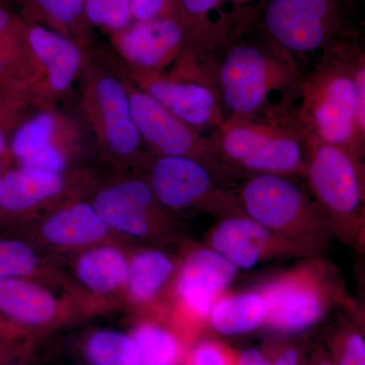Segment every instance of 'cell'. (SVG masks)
Instances as JSON below:
<instances>
[{
	"mask_svg": "<svg viewBox=\"0 0 365 365\" xmlns=\"http://www.w3.org/2000/svg\"><path fill=\"white\" fill-rule=\"evenodd\" d=\"M26 39L37 69L38 102L56 106L81 76L88 48L33 23H26Z\"/></svg>",
	"mask_w": 365,
	"mask_h": 365,
	"instance_id": "obj_19",
	"label": "cell"
},
{
	"mask_svg": "<svg viewBox=\"0 0 365 365\" xmlns=\"http://www.w3.org/2000/svg\"><path fill=\"white\" fill-rule=\"evenodd\" d=\"M185 365H237V359L220 343L203 341L192 348Z\"/></svg>",
	"mask_w": 365,
	"mask_h": 365,
	"instance_id": "obj_33",
	"label": "cell"
},
{
	"mask_svg": "<svg viewBox=\"0 0 365 365\" xmlns=\"http://www.w3.org/2000/svg\"><path fill=\"white\" fill-rule=\"evenodd\" d=\"M267 0H178V16L191 33L194 50L209 56L239 39Z\"/></svg>",
	"mask_w": 365,
	"mask_h": 365,
	"instance_id": "obj_18",
	"label": "cell"
},
{
	"mask_svg": "<svg viewBox=\"0 0 365 365\" xmlns=\"http://www.w3.org/2000/svg\"><path fill=\"white\" fill-rule=\"evenodd\" d=\"M31 51L26 39V24L0 6V81L7 73L9 63L16 54Z\"/></svg>",
	"mask_w": 365,
	"mask_h": 365,
	"instance_id": "obj_31",
	"label": "cell"
},
{
	"mask_svg": "<svg viewBox=\"0 0 365 365\" xmlns=\"http://www.w3.org/2000/svg\"><path fill=\"white\" fill-rule=\"evenodd\" d=\"M237 273L234 264L206 245L187 250L170 295L173 322L190 331L207 323L213 304L228 292Z\"/></svg>",
	"mask_w": 365,
	"mask_h": 365,
	"instance_id": "obj_12",
	"label": "cell"
},
{
	"mask_svg": "<svg viewBox=\"0 0 365 365\" xmlns=\"http://www.w3.org/2000/svg\"><path fill=\"white\" fill-rule=\"evenodd\" d=\"M311 365H334V364L329 357L328 353L319 350L312 359Z\"/></svg>",
	"mask_w": 365,
	"mask_h": 365,
	"instance_id": "obj_39",
	"label": "cell"
},
{
	"mask_svg": "<svg viewBox=\"0 0 365 365\" xmlns=\"http://www.w3.org/2000/svg\"><path fill=\"white\" fill-rule=\"evenodd\" d=\"M7 148L6 139L4 134L2 133L1 130H0V157L6 153Z\"/></svg>",
	"mask_w": 365,
	"mask_h": 365,
	"instance_id": "obj_41",
	"label": "cell"
},
{
	"mask_svg": "<svg viewBox=\"0 0 365 365\" xmlns=\"http://www.w3.org/2000/svg\"><path fill=\"white\" fill-rule=\"evenodd\" d=\"M287 110L251 117H225L215 131L228 175L304 177L307 141Z\"/></svg>",
	"mask_w": 365,
	"mask_h": 365,
	"instance_id": "obj_2",
	"label": "cell"
},
{
	"mask_svg": "<svg viewBox=\"0 0 365 365\" xmlns=\"http://www.w3.org/2000/svg\"><path fill=\"white\" fill-rule=\"evenodd\" d=\"M81 110L103 157L115 167H146L150 157L134 122L123 81L106 64L101 66L88 50L83 72Z\"/></svg>",
	"mask_w": 365,
	"mask_h": 365,
	"instance_id": "obj_7",
	"label": "cell"
},
{
	"mask_svg": "<svg viewBox=\"0 0 365 365\" xmlns=\"http://www.w3.org/2000/svg\"><path fill=\"white\" fill-rule=\"evenodd\" d=\"M245 215L271 232L325 254L333 239L309 190L292 177L254 175L235 190Z\"/></svg>",
	"mask_w": 365,
	"mask_h": 365,
	"instance_id": "obj_8",
	"label": "cell"
},
{
	"mask_svg": "<svg viewBox=\"0 0 365 365\" xmlns=\"http://www.w3.org/2000/svg\"><path fill=\"white\" fill-rule=\"evenodd\" d=\"M146 170L155 196L170 212L202 210L218 218L242 212L235 190L222 186V177L200 160L151 153Z\"/></svg>",
	"mask_w": 365,
	"mask_h": 365,
	"instance_id": "obj_10",
	"label": "cell"
},
{
	"mask_svg": "<svg viewBox=\"0 0 365 365\" xmlns=\"http://www.w3.org/2000/svg\"><path fill=\"white\" fill-rule=\"evenodd\" d=\"M83 150V135L76 120L56 106L43 107L21 125L11 138V150L20 167L63 173Z\"/></svg>",
	"mask_w": 365,
	"mask_h": 365,
	"instance_id": "obj_14",
	"label": "cell"
},
{
	"mask_svg": "<svg viewBox=\"0 0 365 365\" xmlns=\"http://www.w3.org/2000/svg\"><path fill=\"white\" fill-rule=\"evenodd\" d=\"M211 64L225 117H251L283 111L281 100L297 97L300 81L297 60L272 43L235 41Z\"/></svg>",
	"mask_w": 365,
	"mask_h": 365,
	"instance_id": "obj_1",
	"label": "cell"
},
{
	"mask_svg": "<svg viewBox=\"0 0 365 365\" xmlns=\"http://www.w3.org/2000/svg\"><path fill=\"white\" fill-rule=\"evenodd\" d=\"M268 307L258 289L225 292L213 304L207 323L225 336L242 335L265 326Z\"/></svg>",
	"mask_w": 365,
	"mask_h": 365,
	"instance_id": "obj_24",
	"label": "cell"
},
{
	"mask_svg": "<svg viewBox=\"0 0 365 365\" xmlns=\"http://www.w3.org/2000/svg\"><path fill=\"white\" fill-rule=\"evenodd\" d=\"M346 42L322 55L302 78L294 116L307 140L344 148L360 158L356 91Z\"/></svg>",
	"mask_w": 365,
	"mask_h": 365,
	"instance_id": "obj_3",
	"label": "cell"
},
{
	"mask_svg": "<svg viewBox=\"0 0 365 365\" xmlns=\"http://www.w3.org/2000/svg\"><path fill=\"white\" fill-rule=\"evenodd\" d=\"M346 54L351 67L353 81L357 98V120L362 151L365 150V43L347 41Z\"/></svg>",
	"mask_w": 365,
	"mask_h": 365,
	"instance_id": "obj_32",
	"label": "cell"
},
{
	"mask_svg": "<svg viewBox=\"0 0 365 365\" xmlns=\"http://www.w3.org/2000/svg\"><path fill=\"white\" fill-rule=\"evenodd\" d=\"M119 76L128 93L137 129L153 155L195 158L220 177L227 176L220 162L215 134L203 136L128 79Z\"/></svg>",
	"mask_w": 365,
	"mask_h": 365,
	"instance_id": "obj_13",
	"label": "cell"
},
{
	"mask_svg": "<svg viewBox=\"0 0 365 365\" xmlns=\"http://www.w3.org/2000/svg\"><path fill=\"white\" fill-rule=\"evenodd\" d=\"M237 365H272L267 355L260 350L249 348L237 357Z\"/></svg>",
	"mask_w": 365,
	"mask_h": 365,
	"instance_id": "obj_37",
	"label": "cell"
},
{
	"mask_svg": "<svg viewBox=\"0 0 365 365\" xmlns=\"http://www.w3.org/2000/svg\"><path fill=\"white\" fill-rule=\"evenodd\" d=\"M340 309H342L356 324V326L359 327L365 336V309L356 297L350 294Z\"/></svg>",
	"mask_w": 365,
	"mask_h": 365,
	"instance_id": "obj_35",
	"label": "cell"
},
{
	"mask_svg": "<svg viewBox=\"0 0 365 365\" xmlns=\"http://www.w3.org/2000/svg\"><path fill=\"white\" fill-rule=\"evenodd\" d=\"M86 14L91 26L108 34L124 30L134 21L131 0H86Z\"/></svg>",
	"mask_w": 365,
	"mask_h": 365,
	"instance_id": "obj_30",
	"label": "cell"
},
{
	"mask_svg": "<svg viewBox=\"0 0 365 365\" xmlns=\"http://www.w3.org/2000/svg\"><path fill=\"white\" fill-rule=\"evenodd\" d=\"M91 365H140L138 348L131 335L113 330L91 334L86 344Z\"/></svg>",
	"mask_w": 365,
	"mask_h": 365,
	"instance_id": "obj_27",
	"label": "cell"
},
{
	"mask_svg": "<svg viewBox=\"0 0 365 365\" xmlns=\"http://www.w3.org/2000/svg\"><path fill=\"white\" fill-rule=\"evenodd\" d=\"M46 268L32 245L18 239H0V279H36Z\"/></svg>",
	"mask_w": 365,
	"mask_h": 365,
	"instance_id": "obj_28",
	"label": "cell"
},
{
	"mask_svg": "<svg viewBox=\"0 0 365 365\" xmlns=\"http://www.w3.org/2000/svg\"><path fill=\"white\" fill-rule=\"evenodd\" d=\"M360 177H361L362 190H364V196L365 200V150L362 151L359 158Z\"/></svg>",
	"mask_w": 365,
	"mask_h": 365,
	"instance_id": "obj_40",
	"label": "cell"
},
{
	"mask_svg": "<svg viewBox=\"0 0 365 365\" xmlns=\"http://www.w3.org/2000/svg\"><path fill=\"white\" fill-rule=\"evenodd\" d=\"M33 24L90 47L91 26L86 14V0H26Z\"/></svg>",
	"mask_w": 365,
	"mask_h": 365,
	"instance_id": "obj_25",
	"label": "cell"
},
{
	"mask_svg": "<svg viewBox=\"0 0 365 365\" xmlns=\"http://www.w3.org/2000/svg\"><path fill=\"white\" fill-rule=\"evenodd\" d=\"M138 348L140 365H180L182 343L179 335L155 321L138 324L131 334Z\"/></svg>",
	"mask_w": 365,
	"mask_h": 365,
	"instance_id": "obj_26",
	"label": "cell"
},
{
	"mask_svg": "<svg viewBox=\"0 0 365 365\" xmlns=\"http://www.w3.org/2000/svg\"><path fill=\"white\" fill-rule=\"evenodd\" d=\"M90 201L115 235L151 242L172 241L176 235L174 213L158 201L146 178H121L97 186Z\"/></svg>",
	"mask_w": 365,
	"mask_h": 365,
	"instance_id": "obj_11",
	"label": "cell"
},
{
	"mask_svg": "<svg viewBox=\"0 0 365 365\" xmlns=\"http://www.w3.org/2000/svg\"><path fill=\"white\" fill-rule=\"evenodd\" d=\"M265 297V326L276 332H304L318 325L350 294L339 271L324 255L299 259L258 287Z\"/></svg>",
	"mask_w": 365,
	"mask_h": 365,
	"instance_id": "obj_4",
	"label": "cell"
},
{
	"mask_svg": "<svg viewBox=\"0 0 365 365\" xmlns=\"http://www.w3.org/2000/svg\"><path fill=\"white\" fill-rule=\"evenodd\" d=\"M102 56L113 71L196 130L213 128L215 131L225 120V108L211 63L203 66V57L193 48L178 59L170 72L137 68L116 55L103 53Z\"/></svg>",
	"mask_w": 365,
	"mask_h": 365,
	"instance_id": "obj_6",
	"label": "cell"
},
{
	"mask_svg": "<svg viewBox=\"0 0 365 365\" xmlns=\"http://www.w3.org/2000/svg\"><path fill=\"white\" fill-rule=\"evenodd\" d=\"M134 21L178 16V0H131Z\"/></svg>",
	"mask_w": 365,
	"mask_h": 365,
	"instance_id": "obj_34",
	"label": "cell"
},
{
	"mask_svg": "<svg viewBox=\"0 0 365 365\" xmlns=\"http://www.w3.org/2000/svg\"><path fill=\"white\" fill-rule=\"evenodd\" d=\"M262 14L269 42L295 60L348 41L345 0H267Z\"/></svg>",
	"mask_w": 365,
	"mask_h": 365,
	"instance_id": "obj_9",
	"label": "cell"
},
{
	"mask_svg": "<svg viewBox=\"0 0 365 365\" xmlns=\"http://www.w3.org/2000/svg\"><path fill=\"white\" fill-rule=\"evenodd\" d=\"M41 242L54 252L78 253L103 242L113 234L90 200L76 199L46 213L39 225Z\"/></svg>",
	"mask_w": 365,
	"mask_h": 365,
	"instance_id": "obj_20",
	"label": "cell"
},
{
	"mask_svg": "<svg viewBox=\"0 0 365 365\" xmlns=\"http://www.w3.org/2000/svg\"><path fill=\"white\" fill-rule=\"evenodd\" d=\"M206 246L222 255L240 270L284 259L319 256L316 250L262 227L244 213L218 218L206 237Z\"/></svg>",
	"mask_w": 365,
	"mask_h": 365,
	"instance_id": "obj_15",
	"label": "cell"
},
{
	"mask_svg": "<svg viewBox=\"0 0 365 365\" xmlns=\"http://www.w3.org/2000/svg\"><path fill=\"white\" fill-rule=\"evenodd\" d=\"M307 190L333 239L365 254V200L359 157L349 150L307 140Z\"/></svg>",
	"mask_w": 365,
	"mask_h": 365,
	"instance_id": "obj_5",
	"label": "cell"
},
{
	"mask_svg": "<svg viewBox=\"0 0 365 365\" xmlns=\"http://www.w3.org/2000/svg\"><path fill=\"white\" fill-rule=\"evenodd\" d=\"M356 277L359 288V297L357 300L365 309V254L359 255L356 265Z\"/></svg>",
	"mask_w": 365,
	"mask_h": 365,
	"instance_id": "obj_38",
	"label": "cell"
},
{
	"mask_svg": "<svg viewBox=\"0 0 365 365\" xmlns=\"http://www.w3.org/2000/svg\"><path fill=\"white\" fill-rule=\"evenodd\" d=\"M269 360L272 365H299L300 353L294 346L281 345L274 353L272 359Z\"/></svg>",
	"mask_w": 365,
	"mask_h": 365,
	"instance_id": "obj_36",
	"label": "cell"
},
{
	"mask_svg": "<svg viewBox=\"0 0 365 365\" xmlns=\"http://www.w3.org/2000/svg\"><path fill=\"white\" fill-rule=\"evenodd\" d=\"M330 339L329 357L334 365H365V336L342 311Z\"/></svg>",
	"mask_w": 365,
	"mask_h": 365,
	"instance_id": "obj_29",
	"label": "cell"
},
{
	"mask_svg": "<svg viewBox=\"0 0 365 365\" xmlns=\"http://www.w3.org/2000/svg\"><path fill=\"white\" fill-rule=\"evenodd\" d=\"M1 176H2V175H1V174H0V180H1Z\"/></svg>",
	"mask_w": 365,
	"mask_h": 365,
	"instance_id": "obj_42",
	"label": "cell"
},
{
	"mask_svg": "<svg viewBox=\"0 0 365 365\" xmlns=\"http://www.w3.org/2000/svg\"><path fill=\"white\" fill-rule=\"evenodd\" d=\"M364 1H365V0H364Z\"/></svg>",
	"mask_w": 365,
	"mask_h": 365,
	"instance_id": "obj_43",
	"label": "cell"
},
{
	"mask_svg": "<svg viewBox=\"0 0 365 365\" xmlns=\"http://www.w3.org/2000/svg\"><path fill=\"white\" fill-rule=\"evenodd\" d=\"M180 259L157 247H145L128 254L126 299L139 307L153 306L170 295Z\"/></svg>",
	"mask_w": 365,
	"mask_h": 365,
	"instance_id": "obj_23",
	"label": "cell"
},
{
	"mask_svg": "<svg viewBox=\"0 0 365 365\" xmlns=\"http://www.w3.org/2000/svg\"><path fill=\"white\" fill-rule=\"evenodd\" d=\"M68 304L33 278L0 279V313L20 325L40 328L68 314Z\"/></svg>",
	"mask_w": 365,
	"mask_h": 365,
	"instance_id": "obj_22",
	"label": "cell"
},
{
	"mask_svg": "<svg viewBox=\"0 0 365 365\" xmlns=\"http://www.w3.org/2000/svg\"><path fill=\"white\" fill-rule=\"evenodd\" d=\"M90 173L69 170L43 172L19 167L7 170L0 180V210L24 215L46 209L47 212L62 204L85 198L97 188Z\"/></svg>",
	"mask_w": 365,
	"mask_h": 365,
	"instance_id": "obj_16",
	"label": "cell"
},
{
	"mask_svg": "<svg viewBox=\"0 0 365 365\" xmlns=\"http://www.w3.org/2000/svg\"><path fill=\"white\" fill-rule=\"evenodd\" d=\"M109 37L118 58L145 71H165L194 49L191 33L178 16L134 21Z\"/></svg>",
	"mask_w": 365,
	"mask_h": 365,
	"instance_id": "obj_17",
	"label": "cell"
},
{
	"mask_svg": "<svg viewBox=\"0 0 365 365\" xmlns=\"http://www.w3.org/2000/svg\"><path fill=\"white\" fill-rule=\"evenodd\" d=\"M128 254L114 242H103L74 254L72 278L88 299L126 297Z\"/></svg>",
	"mask_w": 365,
	"mask_h": 365,
	"instance_id": "obj_21",
	"label": "cell"
}]
</instances>
